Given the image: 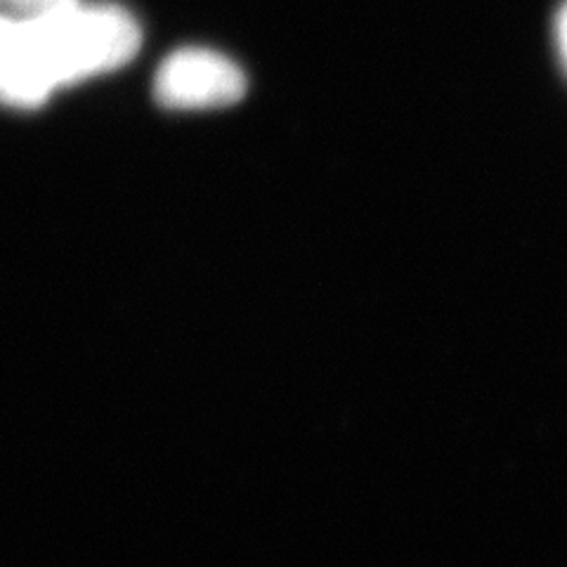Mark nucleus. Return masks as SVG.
Returning <instances> with one entry per match:
<instances>
[{
    "instance_id": "f257e3e1",
    "label": "nucleus",
    "mask_w": 567,
    "mask_h": 567,
    "mask_svg": "<svg viewBox=\"0 0 567 567\" xmlns=\"http://www.w3.org/2000/svg\"><path fill=\"white\" fill-rule=\"evenodd\" d=\"M31 20L58 91L126 66L142 43L135 17L112 3L83 6L79 0Z\"/></svg>"
},
{
    "instance_id": "f03ea898",
    "label": "nucleus",
    "mask_w": 567,
    "mask_h": 567,
    "mask_svg": "<svg viewBox=\"0 0 567 567\" xmlns=\"http://www.w3.org/2000/svg\"><path fill=\"white\" fill-rule=\"evenodd\" d=\"M246 93L244 71L208 48H183L168 55L156 71V102L175 112L223 110Z\"/></svg>"
},
{
    "instance_id": "7ed1b4c3",
    "label": "nucleus",
    "mask_w": 567,
    "mask_h": 567,
    "mask_svg": "<svg viewBox=\"0 0 567 567\" xmlns=\"http://www.w3.org/2000/svg\"><path fill=\"white\" fill-rule=\"evenodd\" d=\"M55 91L31 17L0 12V104L39 110Z\"/></svg>"
},
{
    "instance_id": "20e7f679",
    "label": "nucleus",
    "mask_w": 567,
    "mask_h": 567,
    "mask_svg": "<svg viewBox=\"0 0 567 567\" xmlns=\"http://www.w3.org/2000/svg\"><path fill=\"white\" fill-rule=\"evenodd\" d=\"M74 3H79V0H0V12L14 17H41Z\"/></svg>"
},
{
    "instance_id": "39448f33",
    "label": "nucleus",
    "mask_w": 567,
    "mask_h": 567,
    "mask_svg": "<svg viewBox=\"0 0 567 567\" xmlns=\"http://www.w3.org/2000/svg\"><path fill=\"white\" fill-rule=\"evenodd\" d=\"M560 43H563L565 55H567V8L563 12V17H560Z\"/></svg>"
}]
</instances>
